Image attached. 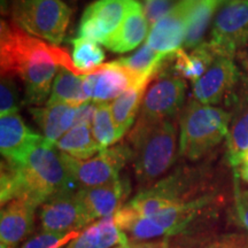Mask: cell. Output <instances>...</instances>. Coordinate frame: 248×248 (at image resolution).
<instances>
[{
  "instance_id": "obj_15",
  "label": "cell",
  "mask_w": 248,
  "mask_h": 248,
  "mask_svg": "<svg viewBox=\"0 0 248 248\" xmlns=\"http://www.w3.org/2000/svg\"><path fill=\"white\" fill-rule=\"evenodd\" d=\"M130 192L129 183L116 179L109 184L90 188H78V197L91 222L113 216L122 208V202Z\"/></svg>"
},
{
  "instance_id": "obj_2",
  "label": "cell",
  "mask_w": 248,
  "mask_h": 248,
  "mask_svg": "<svg viewBox=\"0 0 248 248\" xmlns=\"http://www.w3.org/2000/svg\"><path fill=\"white\" fill-rule=\"evenodd\" d=\"M75 186L62 153L45 138L20 162L5 160L1 163V206L21 198L40 207L53 195L74 190Z\"/></svg>"
},
{
  "instance_id": "obj_27",
  "label": "cell",
  "mask_w": 248,
  "mask_h": 248,
  "mask_svg": "<svg viewBox=\"0 0 248 248\" xmlns=\"http://www.w3.org/2000/svg\"><path fill=\"white\" fill-rule=\"evenodd\" d=\"M71 44H73L71 59L80 75H88L95 68L101 66L105 60V53L99 43L85 37H77L73 39Z\"/></svg>"
},
{
  "instance_id": "obj_38",
  "label": "cell",
  "mask_w": 248,
  "mask_h": 248,
  "mask_svg": "<svg viewBox=\"0 0 248 248\" xmlns=\"http://www.w3.org/2000/svg\"><path fill=\"white\" fill-rule=\"evenodd\" d=\"M191 2H193V4H198V2L200 1V0H190Z\"/></svg>"
},
{
  "instance_id": "obj_21",
  "label": "cell",
  "mask_w": 248,
  "mask_h": 248,
  "mask_svg": "<svg viewBox=\"0 0 248 248\" xmlns=\"http://www.w3.org/2000/svg\"><path fill=\"white\" fill-rule=\"evenodd\" d=\"M155 77L144 79L137 85L131 86L111 101V115H113L117 129H119L121 137H123L128 132V130L131 128L135 122L138 111H140L145 93Z\"/></svg>"
},
{
  "instance_id": "obj_25",
  "label": "cell",
  "mask_w": 248,
  "mask_h": 248,
  "mask_svg": "<svg viewBox=\"0 0 248 248\" xmlns=\"http://www.w3.org/2000/svg\"><path fill=\"white\" fill-rule=\"evenodd\" d=\"M221 6L219 0H200L192 9L187 22L184 42L186 49H193L203 43L206 31L212 23L216 9Z\"/></svg>"
},
{
  "instance_id": "obj_23",
  "label": "cell",
  "mask_w": 248,
  "mask_h": 248,
  "mask_svg": "<svg viewBox=\"0 0 248 248\" xmlns=\"http://www.w3.org/2000/svg\"><path fill=\"white\" fill-rule=\"evenodd\" d=\"M226 144L231 163L239 166L241 156L248 150V94L238 100L231 113Z\"/></svg>"
},
{
  "instance_id": "obj_9",
  "label": "cell",
  "mask_w": 248,
  "mask_h": 248,
  "mask_svg": "<svg viewBox=\"0 0 248 248\" xmlns=\"http://www.w3.org/2000/svg\"><path fill=\"white\" fill-rule=\"evenodd\" d=\"M139 4L137 0H97L92 2L80 17L78 37L106 45L130 11Z\"/></svg>"
},
{
  "instance_id": "obj_29",
  "label": "cell",
  "mask_w": 248,
  "mask_h": 248,
  "mask_svg": "<svg viewBox=\"0 0 248 248\" xmlns=\"http://www.w3.org/2000/svg\"><path fill=\"white\" fill-rule=\"evenodd\" d=\"M80 233L82 231H73L68 233L42 231L24 241L20 248H61L69 241H74L78 238Z\"/></svg>"
},
{
  "instance_id": "obj_5",
  "label": "cell",
  "mask_w": 248,
  "mask_h": 248,
  "mask_svg": "<svg viewBox=\"0 0 248 248\" xmlns=\"http://www.w3.org/2000/svg\"><path fill=\"white\" fill-rule=\"evenodd\" d=\"M13 14L26 32L57 46L66 36L71 11L62 0H20Z\"/></svg>"
},
{
  "instance_id": "obj_14",
  "label": "cell",
  "mask_w": 248,
  "mask_h": 248,
  "mask_svg": "<svg viewBox=\"0 0 248 248\" xmlns=\"http://www.w3.org/2000/svg\"><path fill=\"white\" fill-rule=\"evenodd\" d=\"M38 204L27 199H14L2 206L0 215V248H20L29 237Z\"/></svg>"
},
{
  "instance_id": "obj_16",
  "label": "cell",
  "mask_w": 248,
  "mask_h": 248,
  "mask_svg": "<svg viewBox=\"0 0 248 248\" xmlns=\"http://www.w3.org/2000/svg\"><path fill=\"white\" fill-rule=\"evenodd\" d=\"M43 138L24 123L18 113L0 117V151L6 161L20 162Z\"/></svg>"
},
{
  "instance_id": "obj_20",
  "label": "cell",
  "mask_w": 248,
  "mask_h": 248,
  "mask_svg": "<svg viewBox=\"0 0 248 248\" xmlns=\"http://www.w3.org/2000/svg\"><path fill=\"white\" fill-rule=\"evenodd\" d=\"M217 57L218 55L208 42H203L188 53L185 49L179 48L171 55L173 73L183 79H190L192 83H195L209 69Z\"/></svg>"
},
{
  "instance_id": "obj_24",
  "label": "cell",
  "mask_w": 248,
  "mask_h": 248,
  "mask_svg": "<svg viewBox=\"0 0 248 248\" xmlns=\"http://www.w3.org/2000/svg\"><path fill=\"white\" fill-rule=\"evenodd\" d=\"M61 153L77 160H88L100 153L101 148L95 141L89 124H77L55 142Z\"/></svg>"
},
{
  "instance_id": "obj_18",
  "label": "cell",
  "mask_w": 248,
  "mask_h": 248,
  "mask_svg": "<svg viewBox=\"0 0 248 248\" xmlns=\"http://www.w3.org/2000/svg\"><path fill=\"white\" fill-rule=\"evenodd\" d=\"M150 33V23L142 6H136L126 15L121 27L108 39L106 47L114 53H125L139 46Z\"/></svg>"
},
{
  "instance_id": "obj_36",
  "label": "cell",
  "mask_w": 248,
  "mask_h": 248,
  "mask_svg": "<svg viewBox=\"0 0 248 248\" xmlns=\"http://www.w3.org/2000/svg\"><path fill=\"white\" fill-rule=\"evenodd\" d=\"M241 163H248V150L245 152V153L243 154V156H241L239 164H241Z\"/></svg>"
},
{
  "instance_id": "obj_33",
  "label": "cell",
  "mask_w": 248,
  "mask_h": 248,
  "mask_svg": "<svg viewBox=\"0 0 248 248\" xmlns=\"http://www.w3.org/2000/svg\"><path fill=\"white\" fill-rule=\"evenodd\" d=\"M237 214L240 223L248 231V191L237 195Z\"/></svg>"
},
{
  "instance_id": "obj_22",
  "label": "cell",
  "mask_w": 248,
  "mask_h": 248,
  "mask_svg": "<svg viewBox=\"0 0 248 248\" xmlns=\"http://www.w3.org/2000/svg\"><path fill=\"white\" fill-rule=\"evenodd\" d=\"M84 76L60 68L55 76L47 104H67L79 107L90 99L85 92Z\"/></svg>"
},
{
  "instance_id": "obj_10",
  "label": "cell",
  "mask_w": 248,
  "mask_h": 248,
  "mask_svg": "<svg viewBox=\"0 0 248 248\" xmlns=\"http://www.w3.org/2000/svg\"><path fill=\"white\" fill-rule=\"evenodd\" d=\"M38 218L43 231L68 233L80 231L91 221L78 197V188L55 194L40 204Z\"/></svg>"
},
{
  "instance_id": "obj_4",
  "label": "cell",
  "mask_w": 248,
  "mask_h": 248,
  "mask_svg": "<svg viewBox=\"0 0 248 248\" xmlns=\"http://www.w3.org/2000/svg\"><path fill=\"white\" fill-rule=\"evenodd\" d=\"M231 113L192 100L179 117V153L195 161L226 138Z\"/></svg>"
},
{
  "instance_id": "obj_11",
  "label": "cell",
  "mask_w": 248,
  "mask_h": 248,
  "mask_svg": "<svg viewBox=\"0 0 248 248\" xmlns=\"http://www.w3.org/2000/svg\"><path fill=\"white\" fill-rule=\"evenodd\" d=\"M155 76L156 75L139 77L120 66L116 61H111L108 63H102L85 75L84 88L90 100L102 104L116 99L125 90L137 85L144 79Z\"/></svg>"
},
{
  "instance_id": "obj_6",
  "label": "cell",
  "mask_w": 248,
  "mask_h": 248,
  "mask_svg": "<svg viewBox=\"0 0 248 248\" xmlns=\"http://www.w3.org/2000/svg\"><path fill=\"white\" fill-rule=\"evenodd\" d=\"M62 156L77 187L90 188L119 179L121 169L131 160V152L126 144H119L88 160H77L63 153Z\"/></svg>"
},
{
  "instance_id": "obj_28",
  "label": "cell",
  "mask_w": 248,
  "mask_h": 248,
  "mask_svg": "<svg viewBox=\"0 0 248 248\" xmlns=\"http://www.w3.org/2000/svg\"><path fill=\"white\" fill-rule=\"evenodd\" d=\"M91 128L95 141L98 142L101 151L111 147L122 138L115 122H114L110 110V104H108V102L98 104L94 116H93Z\"/></svg>"
},
{
  "instance_id": "obj_31",
  "label": "cell",
  "mask_w": 248,
  "mask_h": 248,
  "mask_svg": "<svg viewBox=\"0 0 248 248\" xmlns=\"http://www.w3.org/2000/svg\"><path fill=\"white\" fill-rule=\"evenodd\" d=\"M178 2L179 0H144L142 9L150 26L152 27L168 14Z\"/></svg>"
},
{
  "instance_id": "obj_7",
  "label": "cell",
  "mask_w": 248,
  "mask_h": 248,
  "mask_svg": "<svg viewBox=\"0 0 248 248\" xmlns=\"http://www.w3.org/2000/svg\"><path fill=\"white\" fill-rule=\"evenodd\" d=\"M209 44L215 53L233 58L248 43V0H234L222 5L214 18Z\"/></svg>"
},
{
  "instance_id": "obj_26",
  "label": "cell",
  "mask_w": 248,
  "mask_h": 248,
  "mask_svg": "<svg viewBox=\"0 0 248 248\" xmlns=\"http://www.w3.org/2000/svg\"><path fill=\"white\" fill-rule=\"evenodd\" d=\"M170 57L171 54L160 53L154 51L147 44H144L130 57L121 58L115 61L135 75L148 77L157 75L162 70V64L166 63Z\"/></svg>"
},
{
  "instance_id": "obj_35",
  "label": "cell",
  "mask_w": 248,
  "mask_h": 248,
  "mask_svg": "<svg viewBox=\"0 0 248 248\" xmlns=\"http://www.w3.org/2000/svg\"><path fill=\"white\" fill-rule=\"evenodd\" d=\"M239 173L240 177L243 178L245 182L248 183V163L239 164Z\"/></svg>"
},
{
  "instance_id": "obj_32",
  "label": "cell",
  "mask_w": 248,
  "mask_h": 248,
  "mask_svg": "<svg viewBox=\"0 0 248 248\" xmlns=\"http://www.w3.org/2000/svg\"><path fill=\"white\" fill-rule=\"evenodd\" d=\"M208 248H248V244L240 235H229L215 241Z\"/></svg>"
},
{
  "instance_id": "obj_30",
  "label": "cell",
  "mask_w": 248,
  "mask_h": 248,
  "mask_svg": "<svg viewBox=\"0 0 248 248\" xmlns=\"http://www.w3.org/2000/svg\"><path fill=\"white\" fill-rule=\"evenodd\" d=\"M20 93L13 76L1 75L0 84V116L16 114L20 109Z\"/></svg>"
},
{
  "instance_id": "obj_39",
  "label": "cell",
  "mask_w": 248,
  "mask_h": 248,
  "mask_svg": "<svg viewBox=\"0 0 248 248\" xmlns=\"http://www.w3.org/2000/svg\"><path fill=\"white\" fill-rule=\"evenodd\" d=\"M117 248H119V247H117Z\"/></svg>"
},
{
  "instance_id": "obj_37",
  "label": "cell",
  "mask_w": 248,
  "mask_h": 248,
  "mask_svg": "<svg viewBox=\"0 0 248 248\" xmlns=\"http://www.w3.org/2000/svg\"><path fill=\"white\" fill-rule=\"evenodd\" d=\"M221 1V6L226 4V2H230V1H234V0H219Z\"/></svg>"
},
{
  "instance_id": "obj_1",
  "label": "cell",
  "mask_w": 248,
  "mask_h": 248,
  "mask_svg": "<svg viewBox=\"0 0 248 248\" xmlns=\"http://www.w3.org/2000/svg\"><path fill=\"white\" fill-rule=\"evenodd\" d=\"M0 61L1 75L20 77L26 102L35 106L49 98L60 68L80 75L66 49L35 38L14 21H1Z\"/></svg>"
},
{
  "instance_id": "obj_3",
  "label": "cell",
  "mask_w": 248,
  "mask_h": 248,
  "mask_svg": "<svg viewBox=\"0 0 248 248\" xmlns=\"http://www.w3.org/2000/svg\"><path fill=\"white\" fill-rule=\"evenodd\" d=\"M126 145L138 182L148 187L154 185L177 160L178 128L175 117L160 121L138 119Z\"/></svg>"
},
{
  "instance_id": "obj_34",
  "label": "cell",
  "mask_w": 248,
  "mask_h": 248,
  "mask_svg": "<svg viewBox=\"0 0 248 248\" xmlns=\"http://www.w3.org/2000/svg\"><path fill=\"white\" fill-rule=\"evenodd\" d=\"M119 248H169L166 241H133L119 246Z\"/></svg>"
},
{
  "instance_id": "obj_19",
  "label": "cell",
  "mask_w": 248,
  "mask_h": 248,
  "mask_svg": "<svg viewBox=\"0 0 248 248\" xmlns=\"http://www.w3.org/2000/svg\"><path fill=\"white\" fill-rule=\"evenodd\" d=\"M128 241V235L117 226L113 215L89 226L67 248H111Z\"/></svg>"
},
{
  "instance_id": "obj_8",
  "label": "cell",
  "mask_w": 248,
  "mask_h": 248,
  "mask_svg": "<svg viewBox=\"0 0 248 248\" xmlns=\"http://www.w3.org/2000/svg\"><path fill=\"white\" fill-rule=\"evenodd\" d=\"M186 95L185 80L177 75L157 74L145 93L138 119H172L182 109Z\"/></svg>"
},
{
  "instance_id": "obj_12",
  "label": "cell",
  "mask_w": 248,
  "mask_h": 248,
  "mask_svg": "<svg viewBox=\"0 0 248 248\" xmlns=\"http://www.w3.org/2000/svg\"><path fill=\"white\" fill-rule=\"evenodd\" d=\"M197 4L190 0H179L168 14L160 18L150 29L146 44L164 54H172L184 45L190 14Z\"/></svg>"
},
{
  "instance_id": "obj_17",
  "label": "cell",
  "mask_w": 248,
  "mask_h": 248,
  "mask_svg": "<svg viewBox=\"0 0 248 248\" xmlns=\"http://www.w3.org/2000/svg\"><path fill=\"white\" fill-rule=\"evenodd\" d=\"M77 108L67 104H46L44 107L31 108L30 113L43 137L55 145L64 133L76 125Z\"/></svg>"
},
{
  "instance_id": "obj_13",
  "label": "cell",
  "mask_w": 248,
  "mask_h": 248,
  "mask_svg": "<svg viewBox=\"0 0 248 248\" xmlns=\"http://www.w3.org/2000/svg\"><path fill=\"white\" fill-rule=\"evenodd\" d=\"M239 79L233 58L219 55L197 82L193 83L194 100L204 105L219 104Z\"/></svg>"
}]
</instances>
